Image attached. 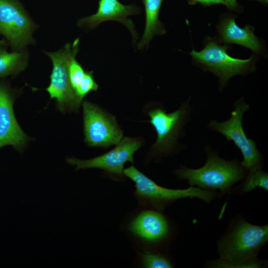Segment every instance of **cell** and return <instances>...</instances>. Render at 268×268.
<instances>
[{
  "label": "cell",
  "instance_id": "cell-6",
  "mask_svg": "<svg viewBox=\"0 0 268 268\" xmlns=\"http://www.w3.org/2000/svg\"><path fill=\"white\" fill-rule=\"evenodd\" d=\"M249 108V105L241 98L234 102V110L228 120L222 122L212 120L208 125L210 130L233 141L240 150L243 157L241 165L248 171L261 168L262 162V156L255 142L247 137L243 128V115Z\"/></svg>",
  "mask_w": 268,
  "mask_h": 268
},
{
  "label": "cell",
  "instance_id": "cell-15",
  "mask_svg": "<svg viewBox=\"0 0 268 268\" xmlns=\"http://www.w3.org/2000/svg\"><path fill=\"white\" fill-rule=\"evenodd\" d=\"M145 11V24L142 38L137 44L138 50L148 46L155 35L166 33L164 25L159 19L160 9L164 0H141Z\"/></svg>",
  "mask_w": 268,
  "mask_h": 268
},
{
  "label": "cell",
  "instance_id": "cell-4",
  "mask_svg": "<svg viewBox=\"0 0 268 268\" xmlns=\"http://www.w3.org/2000/svg\"><path fill=\"white\" fill-rule=\"evenodd\" d=\"M230 49L228 44H222L216 38L207 37L203 49L200 51L193 49L190 53L195 65L203 70L212 72L218 77L221 88L233 76L245 75L254 71L256 68L255 55H252L245 60L233 58L227 52Z\"/></svg>",
  "mask_w": 268,
  "mask_h": 268
},
{
  "label": "cell",
  "instance_id": "cell-11",
  "mask_svg": "<svg viewBox=\"0 0 268 268\" xmlns=\"http://www.w3.org/2000/svg\"><path fill=\"white\" fill-rule=\"evenodd\" d=\"M130 234L147 246L158 245L169 236V223L160 211L147 209L136 214L127 225Z\"/></svg>",
  "mask_w": 268,
  "mask_h": 268
},
{
  "label": "cell",
  "instance_id": "cell-24",
  "mask_svg": "<svg viewBox=\"0 0 268 268\" xmlns=\"http://www.w3.org/2000/svg\"><path fill=\"white\" fill-rule=\"evenodd\" d=\"M8 44L6 40H0V46H7Z\"/></svg>",
  "mask_w": 268,
  "mask_h": 268
},
{
  "label": "cell",
  "instance_id": "cell-21",
  "mask_svg": "<svg viewBox=\"0 0 268 268\" xmlns=\"http://www.w3.org/2000/svg\"><path fill=\"white\" fill-rule=\"evenodd\" d=\"M225 5L230 10L239 11L240 6L237 0H225Z\"/></svg>",
  "mask_w": 268,
  "mask_h": 268
},
{
  "label": "cell",
  "instance_id": "cell-9",
  "mask_svg": "<svg viewBox=\"0 0 268 268\" xmlns=\"http://www.w3.org/2000/svg\"><path fill=\"white\" fill-rule=\"evenodd\" d=\"M82 107L85 141L88 145L107 147L122 140L123 132L113 117L88 101Z\"/></svg>",
  "mask_w": 268,
  "mask_h": 268
},
{
  "label": "cell",
  "instance_id": "cell-5",
  "mask_svg": "<svg viewBox=\"0 0 268 268\" xmlns=\"http://www.w3.org/2000/svg\"><path fill=\"white\" fill-rule=\"evenodd\" d=\"M79 43V39H76L72 44L67 43L58 51L44 52L53 63L50 83L46 90L51 99L56 100L57 107L62 112L78 110L82 102L72 88L68 74L69 59L78 51Z\"/></svg>",
  "mask_w": 268,
  "mask_h": 268
},
{
  "label": "cell",
  "instance_id": "cell-12",
  "mask_svg": "<svg viewBox=\"0 0 268 268\" xmlns=\"http://www.w3.org/2000/svg\"><path fill=\"white\" fill-rule=\"evenodd\" d=\"M14 95L9 86L0 81V148L11 145L21 151L29 139L18 124L13 110Z\"/></svg>",
  "mask_w": 268,
  "mask_h": 268
},
{
  "label": "cell",
  "instance_id": "cell-10",
  "mask_svg": "<svg viewBox=\"0 0 268 268\" xmlns=\"http://www.w3.org/2000/svg\"><path fill=\"white\" fill-rule=\"evenodd\" d=\"M141 145L137 138L125 137L110 151L100 156L87 160L67 158V162L75 166V170L98 168L119 179L123 177L126 163H134V155Z\"/></svg>",
  "mask_w": 268,
  "mask_h": 268
},
{
  "label": "cell",
  "instance_id": "cell-17",
  "mask_svg": "<svg viewBox=\"0 0 268 268\" xmlns=\"http://www.w3.org/2000/svg\"><path fill=\"white\" fill-rule=\"evenodd\" d=\"M263 188L268 191V174L260 168L248 170V173L242 187L244 193L251 192L256 188Z\"/></svg>",
  "mask_w": 268,
  "mask_h": 268
},
{
  "label": "cell",
  "instance_id": "cell-7",
  "mask_svg": "<svg viewBox=\"0 0 268 268\" xmlns=\"http://www.w3.org/2000/svg\"><path fill=\"white\" fill-rule=\"evenodd\" d=\"M36 26L17 0H0V34L13 51H21L34 40Z\"/></svg>",
  "mask_w": 268,
  "mask_h": 268
},
{
  "label": "cell",
  "instance_id": "cell-19",
  "mask_svg": "<svg viewBox=\"0 0 268 268\" xmlns=\"http://www.w3.org/2000/svg\"><path fill=\"white\" fill-rule=\"evenodd\" d=\"M77 53L75 52L72 54L68 63L69 80L74 91L82 80L86 71L76 60Z\"/></svg>",
  "mask_w": 268,
  "mask_h": 268
},
{
  "label": "cell",
  "instance_id": "cell-18",
  "mask_svg": "<svg viewBox=\"0 0 268 268\" xmlns=\"http://www.w3.org/2000/svg\"><path fill=\"white\" fill-rule=\"evenodd\" d=\"M140 263L146 268H170L173 265L165 256L150 250H143L138 253Z\"/></svg>",
  "mask_w": 268,
  "mask_h": 268
},
{
  "label": "cell",
  "instance_id": "cell-13",
  "mask_svg": "<svg viewBox=\"0 0 268 268\" xmlns=\"http://www.w3.org/2000/svg\"><path fill=\"white\" fill-rule=\"evenodd\" d=\"M140 11V8L135 4H124L118 0H99L97 12L79 19L77 25L80 27L93 29L104 21H119L128 28L135 43L138 35L133 21L128 17L138 14Z\"/></svg>",
  "mask_w": 268,
  "mask_h": 268
},
{
  "label": "cell",
  "instance_id": "cell-22",
  "mask_svg": "<svg viewBox=\"0 0 268 268\" xmlns=\"http://www.w3.org/2000/svg\"><path fill=\"white\" fill-rule=\"evenodd\" d=\"M217 4L225 5V0H204L203 5L210 6L213 4Z\"/></svg>",
  "mask_w": 268,
  "mask_h": 268
},
{
  "label": "cell",
  "instance_id": "cell-25",
  "mask_svg": "<svg viewBox=\"0 0 268 268\" xmlns=\"http://www.w3.org/2000/svg\"><path fill=\"white\" fill-rule=\"evenodd\" d=\"M257 0V1H258L262 3H264V4H267L268 2V0Z\"/></svg>",
  "mask_w": 268,
  "mask_h": 268
},
{
  "label": "cell",
  "instance_id": "cell-8",
  "mask_svg": "<svg viewBox=\"0 0 268 268\" xmlns=\"http://www.w3.org/2000/svg\"><path fill=\"white\" fill-rule=\"evenodd\" d=\"M150 123L157 134L153 148L158 155H166L174 148L177 140L191 114L189 102L184 103L176 111L167 113L157 108L149 112Z\"/></svg>",
  "mask_w": 268,
  "mask_h": 268
},
{
  "label": "cell",
  "instance_id": "cell-14",
  "mask_svg": "<svg viewBox=\"0 0 268 268\" xmlns=\"http://www.w3.org/2000/svg\"><path fill=\"white\" fill-rule=\"evenodd\" d=\"M236 16L233 14L223 15L216 26L218 38L220 43L234 44L244 47L254 54L266 56L267 53L263 43L254 33V27L246 25L243 28L237 24Z\"/></svg>",
  "mask_w": 268,
  "mask_h": 268
},
{
  "label": "cell",
  "instance_id": "cell-16",
  "mask_svg": "<svg viewBox=\"0 0 268 268\" xmlns=\"http://www.w3.org/2000/svg\"><path fill=\"white\" fill-rule=\"evenodd\" d=\"M26 54L23 51L8 53L0 46V77L18 74L27 65Z\"/></svg>",
  "mask_w": 268,
  "mask_h": 268
},
{
  "label": "cell",
  "instance_id": "cell-2",
  "mask_svg": "<svg viewBox=\"0 0 268 268\" xmlns=\"http://www.w3.org/2000/svg\"><path fill=\"white\" fill-rule=\"evenodd\" d=\"M123 173L134 183V196L138 203L148 209L161 211L175 201L187 198H196L209 203L216 195L213 191L194 186L185 189L160 186L133 166L125 169Z\"/></svg>",
  "mask_w": 268,
  "mask_h": 268
},
{
  "label": "cell",
  "instance_id": "cell-1",
  "mask_svg": "<svg viewBox=\"0 0 268 268\" xmlns=\"http://www.w3.org/2000/svg\"><path fill=\"white\" fill-rule=\"evenodd\" d=\"M268 240V225L252 224L245 220L237 222L218 243L219 258L211 262L213 268H262L266 263L258 258L260 250Z\"/></svg>",
  "mask_w": 268,
  "mask_h": 268
},
{
  "label": "cell",
  "instance_id": "cell-3",
  "mask_svg": "<svg viewBox=\"0 0 268 268\" xmlns=\"http://www.w3.org/2000/svg\"><path fill=\"white\" fill-rule=\"evenodd\" d=\"M207 153L202 167L194 169L182 166L176 171L179 178L187 180L191 186L225 193L245 177L246 169L237 161L225 160L209 150Z\"/></svg>",
  "mask_w": 268,
  "mask_h": 268
},
{
  "label": "cell",
  "instance_id": "cell-23",
  "mask_svg": "<svg viewBox=\"0 0 268 268\" xmlns=\"http://www.w3.org/2000/svg\"><path fill=\"white\" fill-rule=\"evenodd\" d=\"M188 3L190 4L194 5L197 3H200L202 5L203 4L204 0H187Z\"/></svg>",
  "mask_w": 268,
  "mask_h": 268
},
{
  "label": "cell",
  "instance_id": "cell-20",
  "mask_svg": "<svg viewBox=\"0 0 268 268\" xmlns=\"http://www.w3.org/2000/svg\"><path fill=\"white\" fill-rule=\"evenodd\" d=\"M98 85L95 80L92 71H86L85 74L74 92L78 98L82 99L90 92L96 91Z\"/></svg>",
  "mask_w": 268,
  "mask_h": 268
}]
</instances>
